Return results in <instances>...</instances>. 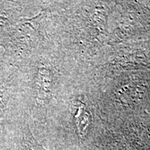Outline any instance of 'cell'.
Wrapping results in <instances>:
<instances>
[{"label": "cell", "instance_id": "cell-1", "mask_svg": "<svg viewBox=\"0 0 150 150\" xmlns=\"http://www.w3.org/2000/svg\"><path fill=\"white\" fill-rule=\"evenodd\" d=\"M25 103L16 67L0 59V146L22 120Z\"/></svg>", "mask_w": 150, "mask_h": 150}, {"label": "cell", "instance_id": "cell-2", "mask_svg": "<svg viewBox=\"0 0 150 150\" xmlns=\"http://www.w3.org/2000/svg\"><path fill=\"white\" fill-rule=\"evenodd\" d=\"M23 8V1H0V47L12 26L22 18Z\"/></svg>", "mask_w": 150, "mask_h": 150}]
</instances>
